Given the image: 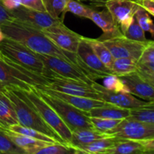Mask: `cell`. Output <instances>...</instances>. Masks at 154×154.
<instances>
[{"label":"cell","instance_id":"277c9868","mask_svg":"<svg viewBox=\"0 0 154 154\" xmlns=\"http://www.w3.org/2000/svg\"><path fill=\"white\" fill-rule=\"evenodd\" d=\"M0 54L33 72L45 75L46 68L37 54L17 41L5 38L0 42Z\"/></svg>","mask_w":154,"mask_h":154},{"label":"cell","instance_id":"603a6c76","mask_svg":"<svg viewBox=\"0 0 154 154\" xmlns=\"http://www.w3.org/2000/svg\"><path fill=\"white\" fill-rule=\"evenodd\" d=\"M111 136L108 134L102 133L98 132L96 129H82L72 132V138H71L69 145L74 148H78V147L89 144L95 140L99 138H105Z\"/></svg>","mask_w":154,"mask_h":154},{"label":"cell","instance_id":"83f0119b","mask_svg":"<svg viewBox=\"0 0 154 154\" xmlns=\"http://www.w3.org/2000/svg\"><path fill=\"white\" fill-rule=\"evenodd\" d=\"M8 129H9L11 132H15V133L20 134V135H25V136L30 137V138H35V139L40 140V141H46V142L51 143V144H54V143H59L58 141H56L54 138H51V137L48 136V135H45V134L42 133V132H38V131L33 129L32 128L26 127V126H21L20 124H15L12 125Z\"/></svg>","mask_w":154,"mask_h":154},{"label":"cell","instance_id":"4dcf8cb0","mask_svg":"<svg viewBox=\"0 0 154 154\" xmlns=\"http://www.w3.org/2000/svg\"><path fill=\"white\" fill-rule=\"evenodd\" d=\"M79 153L78 150L72 146L60 143L48 144L37 151L36 154H66Z\"/></svg>","mask_w":154,"mask_h":154},{"label":"cell","instance_id":"44dd1931","mask_svg":"<svg viewBox=\"0 0 154 154\" xmlns=\"http://www.w3.org/2000/svg\"><path fill=\"white\" fill-rule=\"evenodd\" d=\"M19 124L11 101L4 90L0 92V128L8 129L11 126Z\"/></svg>","mask_w":154,"mask_h":154},{"label":"cell","instance_id":"4316f807","mask_svg":"<svg viewBox=\"0 0 154 154\" xmlns=\"http://www.w3.org/2000/svg\"><path fill=\"white\" fill-rule=\"evenodd\" d=\"M154 104L131 108L128 117L132 120L145 123L154 124Z\"/></svg>","mask_w":154,"mask_h":154},{"label":"cell","instance_id":"836d02e7","mask_svg":"<svg viewBox=\"0 0 154 154\" xmlns=\"http://www.w3.org/2000/svg\"><path fill=\"white\" fill-rule=\"evenodd\" d=\"M0 153L26 154L9 138L2 128H0Z\"/></svg>","mask_w":154,"mask_h":154},{"label":"cell","instance_id":"4fadbf2b","mask_svg":"<svg viewBox=\"0 0 154 154\" xmlns=\"http://www.w3.org/2000/svg\"><path fill=\"white\" fill-rule=\"evenodd\" d=\"M104 5L120 26L123 34L132 23L135 12L140 6L138 0H108Z\"/></svg>","mask_w":154,"mask_h":154},{"label":"cell","instance_id":"d6a6232c","mask_svg":"<svg viewBox=\"0 0 154 154\" xmlns=\"http://www.w3.org/2000/svg\"><path fill=\"white\" fill-rule=\"evenodd\" d=\"M103 86L107 90L113 92H121L125 93H130L126 84L123 82L120 77L111 74L104 78Z\"/></svg>","mask_w":154,"mask_h":154},{"label":"cell","instance_id":"1f68e13d","mask_svg":"<svg viewBox=\"0 0 154 154\" xmlns=\"http://www.w3.org/2000/svg\"><path fill=\"white\" fill-rule=\"evenodd\" d=\"M69 0H42L45 11L54 19H60Z\"/></svg>","mask_w":154,"mask_h":154},{"label":"cell","instance_id":"8fae6325","mask_svg":"<svg viewBox=\"0 0 154 154\" xmlns=\"http://www.w3.org/2000/svg\"><path fill=\"white\" fill-rule=\"evenodd\" d=\"M10 12L15 21L39 30L48 28L60 21H63L61 18L54 19L46 11L33 10L22 5L10 11Z\"/></svg>","mask_w":154,"mask_h":154},{"label":"cell","instance_id":"d4e9b609","mask_svg":"<svg viewBox=\"0 0 154 154\" xmlns=\"http://www.w3.org/2000/svg\"><path fill=\"white\" fill-rule=\"evenodd\" d=\"M87 40L89 42V44H90L93 51L96 54V55L97 56L98 58L102 61V63L107 68H108L110 70H111L114 58L112 56V54H111V53L110 52L109 49L104 45L103 42L98 40L97 38L92 39L87 38Z\"/></svg>","mask_w":154,"mask_h":154},{"label":"cell","instance_id":"f35d334b","mask_svg":"<svg viewBox=\"0 0 154 154\" xmlns=\"http://www.w3.org/2000/svg\"><path fill=\"white\" fill-rule=\"evenodd\" d=\"M138 4L148 12L150 16H154V0H138Z\"/></svg>","mask_w":154,"mask_h":154},{"label":"cell","instance_id":"5bb4252c","mask_svg":"<svg viewBox=\"0 0 154 154\" xmlns=\"http://www.w3.org/2000/svg\"><path fill=\"white\" fill-rule=\"evenodd\" d=\"M91 85L99 93L102 101L117 105L120 108L131 109V108H138V107L146 106V105L154 104L153 101L140 100V99L135 98L131 93L113 92L108 90L96 81H93Z\"/></svg>","mask_w":154,"mask_h":154},{"label":"cell","instance_id":"7402d4cb","mask_svg":"<svg viewBox=\"0 0 154 154\" xmlns=\"http://www.w3.org/2000/svg\"><path fill=\"white\" fill-rule=\"evenodd\" d=\"M102 153L106 154H144L147 153L142 140L119 139L112 147Z\"/></svg>","mask_w":154,"mask_h":154},{"label":"cell","instance_id":"e0dca14e","mask_svg":"<svg viewBox=\"0 0 154 154\" xmlns=\"http://www.w3.org/2000/svg\"><path fill=\"white\" fill-rule=\"evenodd\" d=\"M120 78L126 84L131 94L135 95L144 100L153 102L154 86L144 81L136 72L122 75Z\"/></svg>","mask_w":154,"mask_h":154},{"label":"cell","instance_id":"52a82bcc","mask_svg":"<svg viewBox=\"0 0 154 154\" xmlns=\"http://www.w3.org/2000/svg\"><path fill=\"white\" fill-rule=\"evenodd\" d=\"M44 76L46 78L48 83L45 87L46 88L66 94L102 100L99 93L93 88L91 84L64 78L53 73L48 69H46Z\"/></svg>","mask_w":154,"mask_h":154},{"label":"cell","instance_id":"8d00e7d4","mask_svg":"<svg viewBox=\"0 0 154 154\" xmlns=\"http://www.w3.org/2000/svg\"><path fill=\"white\" fill-rule=\"evenodd\" d=\"M20 5L33 10L45 11L42 0H20Z\"/></svg>","mask_w":154,"mask_h":154},{"label":"cell","instance_id":"cb8c5ba5","mask_svg":"<svg viewBox=\"0 0 154 154\" xmlns=\"http://www.w3.org/2000/svg\"><path fill=\"white\" fill-rule=\"evenodd\" d=\"M118 141L115 137L109 136L95 140L89 144L78 147L76 148L79 153H102L105 150L114 146Z\"/></svg>","mask_w":154,"mask_h":154},{"label":"cell","instance_id":"7c38bea8","mask_svg":"<svg viewBox=\"0 0 154 154\" xmlns=\"http://www.w3.org/2000/svg\"><path fill=\"white\" fill-rule=\"evenodd\" d=\"M36 54L43 62L46 69L51 71L56 75L66 78L84 81L88 84H92L93 81H95L92 80L88 75H86L84 72L78 69L76 66L62 59L52 57V56L45 55V54H38V53Z\"/></svg>","mask_w":154,"mask_h":154},{"label":"cell","instance_id":"2e32d148","mask_svg":"<svg viewBox=\"0 0 154 154\" xmlns=\"http://www.w3.org/2000/svg\"><path fill=\"white\" fill-rule=\"evenodd\" d=\"M89 19L94 22L103 32L102 36L97 38L101 42L123 35L120 26L114 20L111 14L107 8L101 11L93 9Z\"/></svg>","mask_w":154,"mask_h":154},{"label":"cell","instance_id":"b9f144b4","mask_svg":"<svg viewBox=\"0 0 154 154\" xmlns=\"http://www.w3.org/2000/svg\"><path fill=\"white\" fill-rule=\"evenodd\" d=\"M5 38V36L4 33H3V32L2 31L1 28H0V42H1Z\"/></svg>","mask_w":154,"mask_h":154},{"label":"cell","instance_id":"f1b7e54d","mask_svg":"<svg viewBox=\"0 0 154 154\" xmlns=\"http://www.w3.org/2000/svg\"><path fill=\"white\" fill-rule=\"evenodd\" d=\"M93 8H91L88 6L81 4V2H79V0H69L64 9V11L62 14L61 19L63 20L65 14L67 12L74 14L80 17L89 19V17H90V13L93 11Z\"/></svg>","mask_w":154,"mask_h":154},{"label":"cell","instance_id":"7bdbcfd3","mask_svg":"<svg viewBox=\"0 0 154 154\" xmlns=\"http://www.w3.org/2000/svg\"><path fill=\"white\" fill-rule=\"evenodd\" d=\"M3 88H4V87H3V86H2V84H0V92H1V91H2V90H3Z\"/></svg>","mask_w":154,"mask_h":154},{"label":"cell","instance_id":"6da1fadb","mask_svg":"<svg viewBox=\"0 0 154 154\" xmlns=\"http://www.w3.org/2000/svg\"><path fill=\"white\" fill-rule=\"evenodd\" d=\"M0 28L6 38L23 44L27 48L38 54L62 59L76 66L78 69L88 75L92 80H96L80 60L77 54H73L58 48L45 36L41 30L24 25L15 20L2 24L0 26Z\"/></svg>","mask_w":154,"mask_h":154},{"label":"cell","instance_id":"ac0fdd59","mask_svg":"<svg viewBox=\"0 0 154 154\" xmlns=\"http://www.w3.org/2000/svg\"><path fill=\"white\" fill-rule=\"evenodd\" d=\"M38 90H42V91L45 92V93H48V94L51 95V96L59 98V99H62L64 102L73 105L75 108H78L80 110H82L84 111H87V112L90 110H91L92 108L101 106V105L105 104V102L102 100L91 99V98L83 97V96L66 94V93H60V92L56 91V90H51V89L46 88V87L39 88Z\"/></svg>","mask_w":154,"mask_h":154},{"label":"cell","instance_id":"3957f363","mask_svg":"<svg viewBox=\"0 0 154 154\" xmlns=\"http://www.w3.org/2000/svg\"><path fill=\"white\" fill-rule=\"evenodd\" d=\"M3 90L13 104L20 125L35 129L54 138L60 144H65L60 135L45 123L36 108L20 90L7 87H4Z\"/></svg>","mask_w":154,"mask_h":154},{"label":"cell","instance_id":"9a60e30c","mask_svg":"<svg viewBox=\"0 0 154 154\" xmlns=\"http://www.w3.org/2000/svg\"><path fill=\"white\" fill-rule=\"evenodd\" d=\"M76 54L95 79L104 78L107 75L113 74L111 70L107 68L98 58L86 37L83 36L81 38Z\"/></svg>","mask_w":154,"mask_h":154},{"label":"cell","instance_id":"5b68a950","mask_svg":"<svg viewBox=\"0 0 154 154\" xmlns=\"http://www.w3.org/2000/svg\"><path fill=\"white\" fill-rule=\"evenodd\" d=\"M36 90L41 97L55 110L62 120L72 132L82 129H94L90 117L87 116V111L78 109L62 99L51 96L38 89L36 88Z\"/></svg>","mask_w":154,"mask_h":154},{"label":"cell","instance_id":"f546056e","mask_svg":"<svg viewBox=\"0 0 154 154\" xmlns=\"http://www.w3.org/2000/svg\"><path fill=\"white\" fill-rule=\"evenodd\" d=\"M90 119L94 129L105 134H108L111 131H112L122 120L95 117H90Z\"/></svg>","mask_w":154,"mask_h":154},{"label":"cell","instance_id":"9c48e42d","mask_svg":"<svg viewBox=\"0 0 154 154\" xmlns=\"http://www.w3.org/2000/svg\"><path fill=\"white\" fill-rule=\"evenodd\" d=\"M58 48L76 54L83 36L68 28L63 21L41 30Z\"/></svg>","mask_w":154,"mask_h":154},{"label":"cell","instance_id":"d590c367","mask_svg":"<svg viewBox=\"0 0 154 154\" xmlns=\"http://www.w3.org/2000/svg\"><path fill=\"white\" fill-rule=\"evenodd\" d=\"M144 32H145L140 26L138 21L136 20V19L134 17L132 23L128 27L126 32L123 33V35L126 38H127L131 39V40L140 42H147L149 40L146 38Z\"/></svg>","mask_w":154,"mask_h":154},{"label":"cell","instance_id":"ffe728a7","mask_svg":"<svg viewBox=\"0 0 154 154\" xmlns=\"http://www.w3.org/2000/svg\"><path fill=\"white\" fill-rule=\"evenodd\" d=\"M6 135L9 137L11 140L16 144L17 147L22 149L26 154H36L37 151L46 146L47 144L51 143L46 142L44 141L35 139L30 137L25 136L20 134L15 133L8 129H2Z\"/></svg>","mask_w":154,"mask_h":154},{"label":"cell","instance_id":"8992f818","mask_svg":"<svg viewBox=\"0 0 154 154\" xmlns=\"http://www.w3.org/2000/svg\"><path fill=\"white\" fill-rule=\"evenodd\" d=\"M20 91L31 102L45 123L60 135L65 144L69 145L72 138V131L65 124L55 110L41 97L36 88Z\"/></svg>","mask_w":154,"mask_h":154},{"label":"cell","instance_id":"74e56055","mask_svg":"<svg viewBox=\"0 0 154 154\" xmlns=\"http://www.w3.org/2000/svg\"><path fill=\"white\" fill-rule=\"evenodd\" d=\"M14 20V19L11 14L10 11L7 10L3 6L1 0H0V26L2 24L8 23H11Z\"/></svg>","mask_w":154,"mask_h":154},{"label":"cell","instance_id":"ba28073f","mask_svg":"<svg viewBox=\"0 0 154 154\" xmlns=\"http://www.w3.org/2000/svg\"><path fill=\"white\" fill-rule=\"evenodd\" d=\"M119 139L144 140L154 138V124L125 118L108 133Z\"/></svg>","mask_w":154,"mask_h":154},{"label":"cell","instance_id":"60d3db41","mask_svg":"<svg viewBox=\"0 0 154 154\" xmlns=\"http://www.w3.org/2000/svg\"><path fill=\"white\" fill-rule=\"evenodd\" d=\"M87 1L91 2L94 3V4L96 5H104L105 3L108 0H87Z\"/></svg>","mask_w":154,"mask_h":154},{"label":"cell","instance_id":"30bf717a","mask_svg":"<svg viewBox=\"0 0 154 154\" xmlns=\"http://www.w3.org/2000/svg\"><path fill=\"white\" fill-rule=\"evenodd\" d=\"M102 42L109 49L114 59L129 57L138 60L150 41L147 42H136L122 35L107 39Z\"/></svg>","mask_w":154,"mask_h":154},{"label":"cell","instance_id":"e575fe53","mask_svg":"<svg viewBox=\"0 0 154 154\" xmlns=\"http://www.w3.org/2000/svg\"><path fill=\"white\" fill-rule=\"evenodd\" d=\"M134 17L144 32H149L152 35V36H153L154 25L150 14L146 11L144 8H142L141 6H139Z\"/></svg>","mask_w":154,"mask_h":154},{"label":"cell","instance_id":"ab89813d","mask_svg":"<svg viewBox=\"0 0 154 154\" xmlns=\"http://www.w3.org/2000/svg\"><path fill=\"white\" fill-rule=\"evenodd\" d=\"M2 4L8 11H12L20 5V0H1Z\"/></svg>","mask_w":154,"mask_h":154},{"label":"cell","instance_id":"d6986e66","mask_svg":"<svg viewBox=\"0 0 154 154\" xmlns=\"http://www.w3.org/2000/svg\"><path fill=\"white\" fill-rule=\"evenodd\" d=\"M130 109L120 108L117 105L105 102L101 106L92 108L87 112V116L90 117H101V118L114 119V120H123L129 116Z\"/></svg>","mask_w":154,"mask_h":154},{"label":"cell","instance_id":"484cf974","mask_svg":"<svg viewBox=\"0 0 154 154\" xmlns=\"http://www.w3.org/2000/svg\"><path fill=\"white\" fill-rule=\"evenodd\" d=\"M137 60L129 57L114 59L112 66V73L117 76L135 72L136 70Z\"/></svg>","mask_w":154,"mask_h":154},{"label":"cell","instance_id":"7a4b0ae2","mask_svg":"<svg viewBox=\"0 0 154 154\" xmlns=\"http://www.w3.org/2000/svg\"><path fill=\"white\" fill-rule=\"evenodd\" d=\"M0 84L12 90H29L45 87L48 83L44 75L28 70L0 54Z\"/></svg>","mask_w":154,"mask_h":154}]
</instances>
